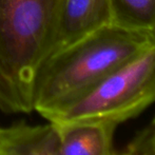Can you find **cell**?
Returning a JSON list of instances; mask_svg holds the SVG:
<instances>
[{
	"mask_svg": "<svg viewBox=\"0 0 155 155\" xmlns=\"http://www.w3.org/2000/svg\"><path fill=\"white\" fill-rule=\"evenodd\" d=\"M53 124L57 134L55 155H117L116 124L92 120Z\"/></svg>",
	"mask_w": 155,
	"mask_h": 155,
	"instance_id": "5b68a950",
	"label": "cell"
},
{
	"mask_svg": "<svg viewBox=\"0 0 155 155\" xmlns=\"http://www.w3.org/2000/svg\"><path fill=\"white\" fill-rule=\"evenodd\" d=\"M130 155H155V117L128 146Z\"/></svg>",
	"mask_w": 155,
	"mask_h": 155,
	"instance_id": "ba28073f",
	"label": "cell"
},
{
	"mask_svg": "<svg viewBox=\"0 0 155 155\" xmlns=\"http://www.w3.org/2000/svg\"><path fill=\"white\" fill-rule=\"evenodd\" d=\"M111 23L143 33L155 42V0H110Z\"/></svg>",
	"mask_w": 155,
	"mask_h": 155,
	"instance_id": "52a82bcc",
	"label": "cell"
},
{
	"mask_svg": "<svg viewBox=\"0 0 155 155\" xmlns=\"http://www.w3.org/2000/svg\"><path fill=\"white\" fill-rule=\"evenodd\" d=\"M110 23V0H63L50 57Z\"/></svg>",
	"mask_w": 155,
	"mask_h": 155,
	"instance_id": "277c9868",
	"label": "cell"
},
{
	"mask_svg": "<svg viewBox=\"0 0 155 155\" xmlns=\"http://www.w3.org/2000/svg\"><path fill=\"white\" fill-rule=\"evenodd\" d=\"M155 104V47L119 68L80 97L41 116L52 124L92 120L118 124Z\"/></svg>",
	"mask_w": 155,
	"mask_h": 155,
	"instance_id": "3957f363",
	"label": "cell"
},
{
	"mask_svg": "<svg viewBox=\"0 0 155 155\" xmlns=\"http://www.w3.org/2000/svg\"><path fill=\"white\" fill-rule=\"evenodd\" d=\"M63 0H0V110L34 111L36 84L51 55Z\"/></svg>",
	"mask_w": 155,
	"mask_h": 155,
	"instance_id": "6da1fadb",
	"label": "cell"
},
{
	"mask_svg": "<svg viewBox=\"0 0 155 155\" xmlns=\"http://www.w3.org/2000/svg\"><path fill=\"white\" fill-rule=\"evenodd\" d=\"M117 155H118V154H117ZM120 155H130V154H129V153H127V152H126V153H124V154H120Z\"/></svg>",
	"mask_w": 155,
	"mask_h": 155,
	"instance_id": "9c48e42d",
	"label": "cell"
},
{
	"mask_svg": "<svg viewBox=\"0 0 155 155\" xmlns=\"http://www.w3.org/2000/svg\"><path fill=\"white\" fill-rule=\"evenodd\" d=\"M56 143V129L51 123L0 128V155H55Z\"/></svg>",
	"mask_w": 155,
	"mask_h": 155,
	"instance_id": "8992f818",
	"label": "cell"
},
{
	"mask_svg": "<svg viewBox=\"0 0 155 155\" xmlns=\"http://www.w3.org/2000/svg\"><path fill=\"white\" fill-rule=\"evenodd\" d=\"M152 47L150 36L112 23L95 30L47 60L37 80L34 111L42 115L73 101Z\"/></svg>",
	"mask_w": 155,
	"mask_h": 155,
	"instance_id": "7a4b0ae2",
	"label": "cell"
}]
</instances>
